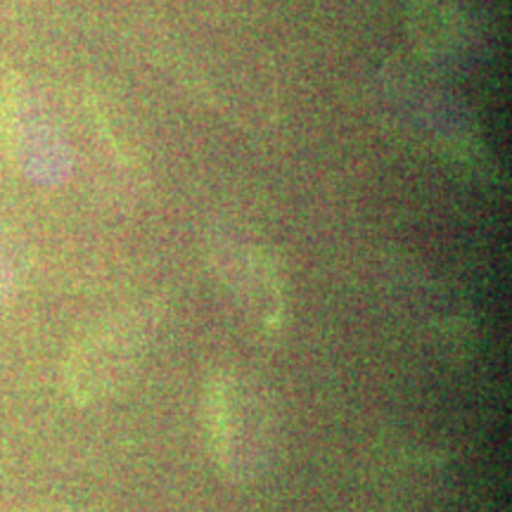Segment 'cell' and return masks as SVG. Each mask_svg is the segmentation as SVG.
<instances>
[{
    "label": "cell",
    "instance_id": "6da1fadb",
    "mask_svg": "<svg viewBox=\"0 0 512 512\" xmlns=\"http://www.w3.org/2000/svg\"><path fill=\"white\" fill-rule=\"evenodd\" d=\"M202 427L223 477L245 484L261 475L271 453L273 418L256 380L233 368L211 370L202 384Z\"/></svg>",
    "mask_w": 512,
    "mask_h": 512
},
{
    "label": "cell",
    "instance_id": "7a4b0ae2",
    "mask_svg": "<svg viewBox=\"0 0 512 512\" xmlns=\"http://www.w3.org/2000/svg\"><path fill=\"white\" fill-rule=\"evenodd\" d=\"M157 316L136 309L119 313L79 339L64 358L62 387L76 406L107 401L133 380L155 337Z\"/></svg>",
    "mask_w": 512,
    "mask_h": 512
},
{
    "label": "cell",
    "instance_id": "3957f363",
    "mask_svg": "<svg viewBox=\"0 0 512 512\" xmlns=\"http://www.w3.org/2000/svg\"><path fill=\"white\" fill-rule=\"evenodd\" d=\"M228 261H233L228 280L238 285L256 328L264 337H275L285 325V290L275 261L261 249H247Z\"/></svg>",
    "mask_w": 512,
    "mask_h": 512
},
{
    "label": "cell",
    "instance_id": "277c9868",
    "mask_svg": "<svg viewBox=\"0 0 512 512\" xmlns=\"http://www.w3.org/2000/svg\"><path fill=\"white\" fill-rule=\"evenodd\" d=\"M415 38L432 55L451 53L458 46L460 24L456 12L446 0H418L413 8Z\"/></svg>",
    "mask_w": 512,
    "mask_h": 512
},
{
    "label": "cell",
    "instance_id": "5b68a950",
    "mask_svg": "<svg viewBox=\"0 0 512 512\" xmlns=\"http://www.w3.org/2000/svg\"><path fill=\"white\" fill-rule=\"evenodd\" d=\"M19 271L22 266H19L17 245L5 230H0V306L10 297L12 287L17 285Z\"/></svg>",
    "mask_w": 512,
    "mask_h": 512
},
{
    "label": "cell",
    "instance_id": "8992f818",
    "mask_svg": "<svg viewBox=\"0 0 512 512\" xmlns=\"http://www.w3.org/2000/svg\"><path fill=\"white\" fill-rule=\"evenodd\" d=\"M43 512H69V510H43Z\"/></svg>",
    "mask_w": 512,
    "mask_h": 512
}]
</instances>
